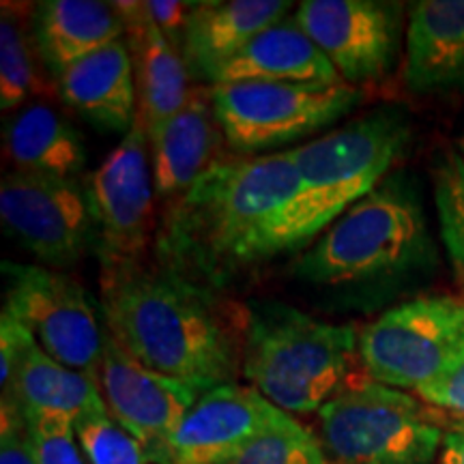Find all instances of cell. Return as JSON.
Wrapping results in <instances>:
<instances>
[{"label":"cell","instance_id":"cell-1","mask_svg":"<svg viewBox=\"0 0 464 464\" xmlns=\"http://www.w3.org/2000/svg\"><path fill=\"white\" fill-rule=\"evenodd\" d=\"M297 194L290 150L218 160L189 189L166 202L155 232L158 265L218 293L258 263L260 246Z\"/></svg>","mask_w":464,"mask_h":464},{"label":"cell","instance_id":"cell-2","mask_svg":"<svg viewBox=\"0 0 464 464\" xmlns=\"http://www.w3.org/2000/svg\"><path fill=\"white\" fill-rule=\"evenodd\" d=\"M218 293L144 263L102 274L106 332L153 372L230 382L243 355L246 316L226 312Z\"/></svg>","mask_w":464,"mask_h":464},{"label":"cell","instance_id":"cell-3","mask_svg":"<svg viewBox=\"0 0 464 464\" xmlns=\"http://www.w3.org/2000/svg\"><path fill=\"white\" fill-rule=\"evenodd\" d=\"M411 125L398 108H379L316 140L290 149L299 194L258 252V263L299 252L370 191L404 153Z\"/></svg>","mask_w":464,"mask_h":464},{"label":"cell","instance_id":"cell-4","mask_svg":"<svg viewBox=\"0 0 464 464\" xmlns=\"http://www.w3.org/2000/svg\"><path fill=\"white\" fill-rule=\"evenodd\" d=\"M359 332L297 307L258 301L246 310L241 370L284 413H314L342 390Z\"/></svg>","mask_w":464,"mask_h":464},{"label":"cell","instance_id":"cell-5","mask_svg":"<svg viewBox=\"0 0 464 464\" xmlns=\"http://www.w3.org/2000/svg\"><path fill=\"white\" fill-rule=\"evenodd\" d=\"M434 256L415 189L382 181L321 232L295 263L299 280L327 288L387 282L421 269Z\"/></svg>","mask_w":464,"mask_h":464},{"label":"cell","instance_id":"cell-6","mask_svg":"<svg viewBox=\"0 0 464 464\" xmlns=\"http://www.w3.org/2000/svg\"><path fill=\"white\" fill-rule=\"evenodd\" d=\"M318 421L335 464H432L445 437L440 417L420 400L376 381L342 387Z\"/></svg>","mask_w":464,"mask_h":464},{"label":"cell","instance_id":"cell-7","mask_svg":"<svg viewBox=\"0 0 464 464\" xmlns=\"http://www.w3.org/2000/svg\"><path fill=\"white\" fill-rule=\"evenodd\" d=\"M207 91L226 144L235 155H266V150L286 147L340 121L362 102V89L346 82L252 80L213 84Z\"/></svg>","mask_w":464,"mask_h":464},{"label":"cell","instance_id":"cell-8","mask_svg":"<svg viewBox=\"0 0 464 464\" xmlns=\"http://www.w3.org/2000/svg\"><path fill=\"white\" fill-rule=\"evenodd\" d=\"M464 342V301L428 295L406 301L359 334V359L370 379L393 390H420Z\"/></svg>","mask_w":464,"mask_h":464},{"label":"cell","instance_id":"cell-9","mask_svg":"<svg viewBox=\"0 0 464 464\" xmlns=\"http://www.w3.org/2000/svg\"><path fill=\"white\" fill-rule=\"evenodd\" d=\"M92 249L103 271L142 263L153 232L155 181L142 114L103 164L86 179Z\"/></svg>","mask_w":464,"mask_h":464},{"label":"cell","instance_id":"cell-10","mask_svg":"<svg viewBox=\"0 0 464 464\" xmlns=\"http://www.w3.org/2000/svg\"><path fill=\"white\" fill-rule=\"evenodd\" d=\"M5 312L17 318L52 359L97 379L106 332L89 295L50 266L3 263Z\"/></svg>","mask_w":464,"mask_h":464},{"label":"cell","instance_id":"cell-11","mask_svg":"<svg viewBox=\"0 0 464 464\" xmlns=\"http://www.w3.org/2000/svg\"><path fill=\"white\" fill-rule=\"evenodd\" d=\"M5 232L50 269H69L92 247L84 185L72 179L11 170L0 183Z\"/></svg>","mask_w":464,"mask_h":464},{"label":"cell","instance_id":"cell-12","mask_svg":"<svg viewBox=\"0 0 464 464\" xmlns=\"http://www.w3.org/2000/svg\"><path fill=\"white\" fill-rule=\"evenodd\" d=\"M346 84L385 78L400 45V5L374 0H304L293 14Z\"/></svg>","mask_w":464,"mask_h":464},{"label":"cell","instance_id":"cell-13","mask_svg":"<svg viewBox=\"0 0 464 464\" xmlns=\"http://www.w3.org/2000/svg\"><path fill=\"white\" fill-rule=\"evenodd\" d=\"M97 381L108 413L147 448L150 462L185 413L211 390L144 368L108 332Z\"/></svg>","mask_w":464,"mask_h":464},{"label":"cell","instance_id":"cell-14","mask_svg":"<svg viewBox=\"0 0 464 464\" xmlns=\"http://www.w3.org/2000/svg\"><path fill=\"white\" fill-rule=\"evenodd\" d=\"M282 415L284 411L254 387L222 382L185 413L153 464H222Z\"/></svg>","mask_w":464,"mask_h":464},{"label":"cell","instance_id":"cell-15","mask_svg":"<svg viewBox=\"0 0 464 464\" xmlns=\"http://www.w3.org/2000/svg\"><path fill=\"white\" fill-rule=\"evenodd\" d=\"M155 196L170 202L216 164L226 142L208 91H191L189 102L164 123L150 127Z\"/></svg>","mask_w":464,"mask_h":464},{"label":"cell","instance_id":"cell-16","mask_svg":"<svg viewBox=\"0 0 464 464\" xmlns=\"http://www.w3.org/2000/svg\"><path fill=\"white\" fill-rule=\"evenodd\" d=\"M56 82L61 100L97 130L127 133L136 123V67L123 39L67 67Z\"/></svg>","mask_w":464,"mask_h":464},{"label":"cell","instance_id":"cell-17","mask_svg":"<svg viewBox=\"0 0 464 464\" xmlns=\"http://www.w3.org/2000/svg\"><path fill=\"white\" fill-rule=\"evenodd\" d=\"M340 84L344 80L307 37L293 15L265 28L207 78L208 86L230 82Z\"/></svg>","mask_w":464,"mask_h":464},{"label":"cell","instance_id":"cell-18","mask_svg":"<svg viewBox=\"0 0 464 464\" xmlns=\"http://www.w3.org/2000/svg\"><path fill=\"white\" fill-rule=\"evenodd\" d=\"M282 0H211L196 3L185 26L181 56L191 80L207 82L211 72L252 42L265 28L288 17Z\"/></svg>","mask_w":464,"mask_h":464},{"label":"cell","instance_id":"cell-19","mask_svg":"<svg viewBox=\"0 0 464 464\" xmlns=\"http://www.w3.org/2000/svg\"><path fill=\"white\" fill-rule=\"evenodd\" d=\"M404 82L415 92L464 89V0H421L411 9Z\"/></svg>","mask_w":464,"mask_h":464},{"label":"cell","instance_id":"cell-20","mask_svg":"<svg viewBox=\"0 0 464 464\" xmlns=\"http://www.w3.org/2000/svg\"><path fill=\"white\" fill-rule=\"evenodd\" d=\"M114 7L125 22L127 44L136 67L138 103L147 130H150L189 102L194 91L189 86L191 75L181 52L153 24L144 3H114Z\"/></svg>","mask_w":464,"mask_h":464},{"label":"cell","instance_id":"cell-21","mask_svg":"<svg viewBox=\"0 0 464 464\" xmlns=\"http://www.w3.org/2000/svg\"><path fill=\"white\" fill-rule=\"evenodd\" d=\"M3 398L14 400L26 421L67 420L75 423L89 411L106 406L95 376L58 363L31 334H26L14 379Z\"/></svg>","mask_w":464,"mask_h":464},{"label":"cell","instance_id":"cell-22","mask_svg":"<svg viewBox=\"0 0 464 464\" xmlns=\"http://www.w3.org/2000/svg\"><path fill=\"white\" fill-rule=\"evenodd\" d=\"M125 22L114 3L45 0L33 17L34 50L56 75L106 45L121 42Z\"/></svg>","mask_w":464,"mask_h":464},{"label":"cell","instance_id":"cell-23","mask_svg":"<svg viewBox=\"0 0 464 464\" xmlns=\"http://www.w3.org/2000/svg\"><path fill=\"white\" fill-rule=\"evenodd\" d=\"M5 153L14 170L75 181L86 166V144L65 116L34 103L5 125Z\"/></svg>","mask_w":464,"mask_h":464},{"label":"cell","instance_id":"cell-24","mask_svg":"<svg viewBox=\"0 0 464 464\" xmlns=\"http://www.w3.org/2000/svg\"><path fill=\"white\" fill-rule=\"evenodd\" d=\"M222 464H327L321 439L284 413Z\"/></svg>","mask_w":464,"mask_h":464},{"label":"cell","instance_id":"cell-25","mask_svg":"<svg viewBox=\"0 0 464 464\" xmlns=\"http://www.w3.org/2000/svg\"><path fill=\"white\" fill-rule=\"evenodd\" d=\"M37 91H42V84L34 69L31 39L15 11L5 5L0 17V110L11 112Z\"/></svg>","mask_w":464,"mask_h":464},{"label":"cell","instance_id":"cell-26","mask_svg":"<svg viewBox=\"0 0 464 464\" xmlns=\"http://www.w3.org/2000/svg\"><path fill=\"white\" fill-rule=\"evenodd\" d=\"M73 428L89 464H153L147 448L108 413L106 406L84 413Z\"/></svg>","mask_w":464,"mask_h":464},{"label":"cell","instance_id":"cell-27","mask_svg":"<svg viewBox=\"0 0 464 464\" xmlns=\"http://www.w3.org/2000/svg\"><path fill=\"white\" fill-rule=\"evenodd\" d=\"M434 205H437L440 239L451 265L464 274V158L450 153L434 166Z\"/></svg>","mask_w":464,"mask_h":464},{"label":"cell","instance_id":"cell-28","mask_svg":"<svg viewBox=\"0 0 464 464\" xmlns=\"http://www.w3.org/2000/svg\"><path fill=\"white\" fill-rule=\"evenodd\" d=\"M28 426L39 464H89L75 437L73 421L33 420Z\"/></svg>","mask_w":464,"mask_h":464},{"label":"cell","instance_id":"cell-29","mask_svg":"<svg viewBox=\"0 0 464 464\" xmlns=\"http://www.w3.org/2000/svg\"><path fill=\"white\" fill-rule=\"evenodd\" d=\"M417 393L428 404L448 411L450 415H464V342L440 374L420 387Z\"/></svg>","mask_w":464,"mask_h":464},{"label":"cell","instance_id":"cell-30","mask_svg":"<svg viewBox=\"0 0 464 464\" xmlns=\"http://www.w3.org/2000/svg\"><path fill=\"white\" fill-rule=\"evenodd\" d=\"M0 421V464H39L31 426L14 400L3 398Z\"/></svg>","mask_w":464,"mask_h":464},{"label":"cell","instance_id":"cell-31","mask_svg":"<svg viewBox=\"0 0 464 464\" xmlns=\"http://www.w3.org/2000/svg\"><path fill=\"white\" fill-rule=\"evenodd\" d=\"M147 14L153 24L166 34V39L174 48L181 52L183 45V34L188 20L194 11L196 3H181V0H147L144 3Z\"/></svg>","mask_w":464,"mask_h":464},{"label":"cell","instance_id":"cell-32","mask_svg":"<svg viewBox=\"0 0 464 464\" xmlns=\"http://www.w3.org/2000/svg\"><path fill=\"white\" fill-rule=\"evenodd\" d=\"M439 464H464V430H451L450 428L445 432Z\"/></svg>","mask_w":464,"mask_h":464},{"label":"cell","instance_id":"cell-33","mask_svg":"<svg viewBox=\"0 0 464 464\" xmlns=\"http://www.w3.org/2000/svg\"><path fill=\"white\" fill-rule=\"evenodd\" d=\"M440 420L448 421L451 430H464V415H448V417H440Z\"/></svg>","mask_w":464,"mask_h":464},{"label":"cell","instance_id":"cell-34","mask_svg":"<svg viewBox=\"0 0 464 464\" xmlns=\"http://www.w3.org/2000/svg\"><path fill=\"white\" fill-rule=\"evenodd\" d=\"M458 150H460V155L464 158V133L460 138H458Z\"/></svg>","mask_w":464,"mask_h":464}]
</instances>
